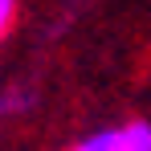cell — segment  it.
<instances>
[{"instance_id":"cell-2","label":"cell","mask_w":151,"mask_h":151,"mask_svg":"<svg viewBox=\"0 0 151 151\" xmlns=\"http://www.w3.org/2000/svg\"><path fill=\"white\" fill-rule=\"evenodd\" d=\"M33 102H37V98H33V90H29V86L0 90V123H4V119H17V114H25Z\"/></svg>"},{"instance_id":"cell-1","label":"cell","mask_w":151,"mask_h":151,"mask_svg":"<svg viewBox=\"0 0 151 151\" xmlns=\"http://www.w3.org/2000/svg\"><path fill=\"white\" fill-rule=\"evenodd\" d=\"M110 151H151V123L131 119L123 127H110Z\"/></svg>"},{"instance_id":"cell-3","label":"cell","mask_w":151,"mask_h":151,"mask_svg":"<svg viewBox=\"0 0 151 151\" xmlns=\"http://www.w3.org/2000/svg\"><path fill=\"white\" fill-rule=\"evenodd\" d=\"M70 151H110V127H102V131H94V135H86V139L74 143Z\"/></svg>"},{"instance_id":"cell-4","label":"cell","mask_w":151,"mask_h":151,"mask_svg":"<svg viewBox=\"0 0 151 151\" xmlns=\"http://www.w3.org/2000/svg\"><path fill=\"white\" fill-rule=\"evenodd\" d=\"M12 21H17V0H0V37L12 29Z\"/></svg>"}]
</instances>
